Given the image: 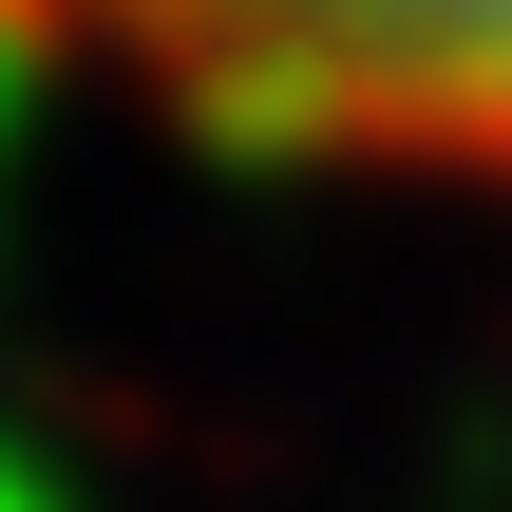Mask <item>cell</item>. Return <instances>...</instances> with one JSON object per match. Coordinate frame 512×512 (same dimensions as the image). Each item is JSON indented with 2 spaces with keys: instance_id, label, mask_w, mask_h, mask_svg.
I'll list each match as a JSON object with an SVG mask.
<instances>
[{
  "instance_id": "6da1fadb",
  "label": "cell",
  "mask_w": 512,
  "mask_h": 512,
  "mask_svg": "<svg viewBox=\"0 0 512 512\" xmlns=\"http://www.w3.org/2000/svg\"><path fill=\"white\" fill-rule=\"evenodd\" d=\"M209 133L380 152V171H512V0H0Z\"/></svg>"
}]
</instances>
